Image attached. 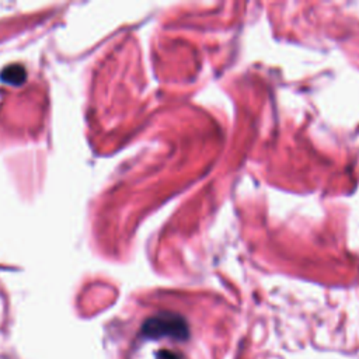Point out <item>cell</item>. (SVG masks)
<instances>
[{"mask_svg":"<svg viewBox=\"0 0 359 359\" xmlns=\"http://www.w3.org/2000/svg\"><path fill=\"white\" fill-rule=\"evenodd\" d=\"M156 359H181V358H180L177 353L164 349V351H160V352L157 353Z\"/></svg>","mask_w":359,"mask_h":359,"instance_id":"obj_3","label":"cell"},{"mask_svg":"<svg viewBox=\"0 0 359 359\" xmlns=\"http://www.w3.org/2000/svg\"><path fill=\"white\" fill-rule=\"evenodd\" d=\"M188 324L184 317L177 313L163 311L153 317H149L142 325V334L146 338H172L184 341L188 338Z\"/></svg>","mask_w":359,"mask_h":359,"instance_id":"obj_1","label":"cell"},{"mask_svg":"<svg viewBox=\"0 0 359 359\" xmlns=\"http://www.w3.org/2000/svg\"><path fill=\"white\" fill-rule=\"evenodd\" d=\"M0 79L4 81V83H8V84H13V86H20L27 79V70L22 65H18V63H13V65H8L6 66L1 73H0Z\"/></svg>","mask_w":359,"mask_h":359,"instance_id":"obj_2","label":"cell"}]
</instances>
